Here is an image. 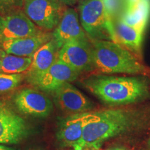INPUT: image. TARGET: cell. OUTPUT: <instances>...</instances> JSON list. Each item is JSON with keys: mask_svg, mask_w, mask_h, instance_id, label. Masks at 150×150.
I'll use <instances>...</instances> for the list:
<instances>
[{"mask_svg": "<svg viewBox=\"0 0 150 150\" xmlns=\"http://www.w3.org/2000/svg\"><path fill=\"white\" fill-rule=\"evenodd\" d=\"M143 116L128 108L105 109L91 112L83 127L82 138L74 150L98 149L108 140L138 128Z\"/></svg>", "mask_w": 150, "mask_h": 150, "instance_id": "cell-1", "label": "cell"}, {"mask_svg": "<svg viewBox=\"0 0 150 150\" xmlns=\"http://www.w3.org/2000/svg\"><path fill=\"white\" fill-rule=\"evenodd\" d=\"M82 84L99 100L110 105L134 104L150 95V80L145 75L93 74L83 79Z\"/></svg>", "mask_w": 150, "mask_h": 150, "instance_id": "cell-2", "label": "cell"}, {"mask_svg": "<svg viewBox=\"0 0 150 150\" xmlns=\"http://www.w3.org/2000/svg\"><path fill=\"white\" fill-rule=\"evenodd\" d=\"M95 71L102 74L145 75L149 72L140 58L117 42L91 40Z\"/></svg>", "mask_w": 150, "mask_h": 150, "instance_id": "cell-3", "label": "cell"}, {"mask_svg": "<svg viewBox=\"0 0 150 150\" xmlns=\"http://www.w3.org/2000/svg\"><path fill=\"white\" fill-rule=\"evenodd\" d=\"M79 12L80 23L89 39L117 42L113 21L103 0H80Z\"/></svg>", "mask_w": 150, "mask_h": 150, "instance_id": "cell-4", "label": "cell"}, {"mask_svg": "<svg viewBox=\"0 0 150 150\" xmlns=\"http://www.w3.org/2000/svg\"><path fill=\"white\" fill-rule=\"evenodd\" d=\"M23 12L39 29H54L65 11V6L57 0H23Z\"/></svg>", "mask_w": 150, "mask_h": 150, "instance_id": "cell-5", "label": "cell"}, {"mask_svg": "<svg viewBox=\"0 0 150 150\" xmlns=\"http://www.w3.org/2000/svg\"><path fill=\"white\" fill-rule=\"evenodd\" d=\"M30 134L27 122L4 99L0 97V144L19 143Z\"/></svg>", "mask_w": 150, "mask_h": 150, "instance_id": "cell-6", "label": "cell"}, {"mask_svg": "<svg viewBox=\"0 0 150 150\" xmlns=\"http://www.w3.org/2000/svg\"><path fill=\"white\" fill-rule=\"evenodd\" d=\"M12 101L19 112L35 117H47L53 110L51 99L38 88H24L20 90L14 94Z\"/></svg>", "mask_w": 150, "mask_h": 150, "instance_id": "cell-7", "label": "cell"}, {"mask_svg": "<svg viewBox=\"0 0 150 150\" xmlns=\"http://www.w3.org/2000/svg\"><path fill=\"white\" fill-rule=\"evenodd\" d=\"M57 59L79 73L95 71L90 39L68 41L59 50Z\"/></svg>", "mask_w": 150, "mask_h": 150, "instance_id": "cell-8", "label": "cell"}, {"mask_svg": "<svg viewBox=\"0 0 150 150\" xmlns=\"http://www.w3.org/2000/svg\"><path fill=\"white\" fill-rule=\"evenodd\" d=\"M52 94L56 106L67 115L86 112L93 108V102L70 83L63 84Z\"/></svg>", "mask_w": 150, "mask_h": 150, "instance_id": "cell-9", "label": "cell"}, {"mask_svg": "<svg viewBox=\"0 0 150 150\" xmlns=\"http://www.w3.org/2000/svg\"><path fill=\"white\" fill-rule=\"evenodd\" d=\"M28 18L23 11L6 16L0 15V42L31 36L40 31Z\"/></svg>", "mask_w": 150, "mask_h": 150, "instance_id": "cell-10", "label": "cell"}, {"mask_svg": "<svg viewBox=\"0 0 150 150\" xmlns=\"http://www.w3.org/2000/svg\"><path fill=\"white\" fill-rule=\"evenodd\" d=\"M91 112L68 115L62 117L58 122L56 136L59 145L62 147H73L79 145L82 138L83 127Z\"/></svg>", "mask_w": 150, "mask_h": 150, "instance_id": "cell-11", "label": "cell"}, {"mask_svg": "<svg viewBox=\"0 0 150 150\" xmlns=\"http://www.w3.org/2000/svg\"><path fill=\"white\" fill-rule=\"evenodd\" d=\"M54 39L60 50L68 41L88 40L89 38L80 23L76 11L72 8H65L61 20L52 33Z\"/></svg>", "mask_w": 150, "mask_h": 150, "instance_id": "cell-12", "label": "cell"}, {"mask_svg": "<svg viewBox=\"0 0 150 150\" xmlns=\"http://www.w3.org/2000/svg\"><path fill=\"white\" fill-rule=\"evenodd\" d=\"M79 74L77 71L57 59L33 86L41 91L52 93L63 84L74 81Z\"/></svg>", "mask_w": 150, "mask_h": 150, "instance_id": "cell-13", "label": "cell"}, {"mask_svg": "<svg viewBox=\"0 0 150 150\" xmlns=\"http://www.w3.org/2000/svg\"><path fill=\"white\" fill-rule=\"evenodd\" d=\"M59 49L53 38L38 49L32 56V61L26 72L28 82L33 85L56 61Z\"/></svg>", "mask_w": 150, "mask_h": 150, "instance_id": "cell-14", "label": "cell"}, {"mask_svg": "<svg viewBox=\"0 0 150 150\" xmlns=\"http://www.w3.org/2000/svg\"><path fill=\"white\" fill-rule=\"evenodd\" d=\"M52 38V33L40 30L36 34L31 36L0 42V50L15 56L32 57L39 48Z\"/></svg>", "mask_w": 150, "mask_h": 150, "instance_id": "cell-15", "label": "cell"}, {"mask_svg": "<svg viewBox=\"0 0 150 150\" xmlns=\"http://www.w3.org/2000/svg\"><path fill=\"white\" fill-rule=\"evenodd\" d=\"M113 24L118 44L141 58L143 33L125 23L120 17L115 19Z\"/></svg>", "mask_w": 150, "mask_h": 150, "instance_id": "cell-16", "label": "cell"}, {"mask_svg": "<svg viewBox=\"0 0 150 150\" xmlns=\"http://www.w3.org/2000/svg\"><path fill=\"white\" fill-rule=\"evenodd\" d=\"M120 17L128 25L144 33L150 19V1H140L133 6H125Z\"/></svg>", "mask_w": 150, "mask_h": 150, "instance_id": "cell-17", "label": "cell"}, {"mask_svg": "<svg viewBox=\"0 0 150 150\" xmlns=\"http://www.w3.org/2000/svg\"><path fill=\"white\" fill-rule=\"evenodd\" d=\"M32 57H22L9 54L0 50V72L4 74H20L27 71Z\"/></svg>", "mask_w": 150, "mask_h": 150, "instance_id": "cell-18", "label": "cell"}, {"mask_svg": "<svg viewBox=\"0 0 150 150\" xmlns=\"http://www.w3.org/2000/svg\"><path fill=\"white\" fill-rule=\"evenodd\" d=\"M26 78V73L4 74L0 72V95L16 88Z\"/></svg>", "mask_w": 150, "mask_h": 150, "instance_id": "cell-19", "label": "cell"}, {"mask_svg": "<svg viewBox=\"0 0 150 150\" xmlns=\"http://www.w3.org/2000/svg\"><path fill=\"white\" fill-rule=\"evenodd\" d=\"M23 0H0V15L6 16L16 11H22Z\"/></svg>", "mask_w": 150, "mask_h": 150, "instance_id": "cell-20", "label": "cell"}, {"mask_svg": "<svg viewBox=\"0 0 150 150\" xmlns=\"http://www.w3.org/2000/svg\"><path fill=\"white\" fill-rule=\"evenodd\" d=\"M103 2L112 21L120 16L122 12L120 0H103Z\"/></svg>", "mask_w": 150, "mask_h": 150, "instance_id": "cell-21", "label": "cell"}, {"mask_svg": "<svg viewBox=\"0 0 150 150\" xmlns=\"http://www.w3.org/2000/svg\"><path fill=\"white\" fill-rule=\"evenodd\" d=\"M64 6H73L76 4L78 0H57Z\"/></svg>", "mask_w": 150, "mask_h": 150, "instance_id": "cell-22", "label": "cell"}, {"mask_svg": "<svg viewBox=\"0 0 150 150\" xmlns=\"http://www.w3.org/2000/svg\"><path fill=\"white\" fill-rule=\"evenodd\" d=\"M140 1H142V0H125V6H133L138 3Z\"/></svg>", "mask_w": 150, "mask_h": 150, "instance_id": "cell-23", "label": "cell"}, {"mask_svg": "<svg viewBox=\"0 0 150 150\" xmlns=\"http://www.w3.org/2000/svg\"><path fill=\"white\" fill-rule=\"evenodd\" d=\"M0 150H16L13 148L7 147L4 145H0Z\"/></svg>", "mask_w": 150, "mask_h": 150, "instance_id": "cell-24", "label": "cell"}, {"mask_svg": "<svg viewBox=\"0 0 150 150\" xmlns=\"http://www.w3.org/2000/svg\"><path fill=\"white\" fill-rule=\"evenodd\" d=\"M108 150H125V149H122V148H112V149H110Z\"/></svg>", "mask_w": 150, "mask_h": 150, "instance_id": "cell-25", "label": "cell"}, {"mask_svg": "<svg viewBox=\"0 0 150 150\" xmlns=\"http://www.w3.org/2000/svg\"><path fill=\"white\" fill-rule=\"evenodd\" d=\"M29 150H38V149H29Z\"/></svg>", "mask_w": 150, "mask_h": 150, "instance_id": "cell-26", "label": "cell"}, {"mask_svg": "<svg viewBox=\"0 0 150 150\" xmlns=\"http://www.w3.org/2000/svg\"><path fill=\"white\" fill-rule=\"evenodd\" d=\"M82 150H87V149H82Z\"/></svg>", "mask_w": 150, "mask_h": 150, "instance_id": "cell-27", "label": "cell"}, {"mask_svg": "<svg viewBox=\"0 0 150 150\" xmlns=\"http://www.w3.org/2000/svg\"><path fill=\"white\" fill-rule=\"evenodd\" d=\"M149 145H150V139H149Z\"/></svg>", "mask_w": 150, "mask_h": 150, "instance_id": "cell-28", "label": "cell"}, {"mask_svg": "<svg viewBox=\"0 0 150 150\" xmlns=\"http://www.w3.org/2000/svg\"><path fill=\"white\" fill-rule=\"evenodd\" d=\"M79 1H80V0H79Z\"/></svg>", "mask_w": 150, "mask_h": 150, "instance_id": "cell-29", "label": "cell"}]
</instances>
